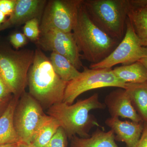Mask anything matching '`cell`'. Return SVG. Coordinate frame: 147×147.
Instances as JSON below:
<instances>
[{"label": "cell", "mask_w": 147, "mask_h": 147, "mask_svg": "<svg viewBox=\"0 0 147 147\" xmlns=\"http://www.w3.org/2000/svg\"><path fill=\"white\" fill-rule=\"evenodd\" d=\"M105 107L99 100L98 94L96 93L71 105L63 101L56 103L48 108L47 114L58 121L69 139L74 136L88 138L90 136V131L93 127H98L104 129L95 117L90 114V111Z\"/></svg>", "instance_id": "1"}, {"label": "cell", "mask_w": 147, "mask_h": 147, "mask_svg": "<svg viewBox=\"0 0 147 147\" xmlns=\"http://www.w3.org/2000/svg\"><path fill=\"white\" fill-rule=\"evenodd\" d=\"M67 83L58 76L50 60L41 50H36L28 74L29 94L42 107L48 108L63 101Z\"/></svg>", "instance_id": "2"}, {"label": "cell", "mask_w": 147, "mask_h": 147, "mask_svg": "<svg viewBox=\"0 0 147 147\" xmlns=\"http://www.w3.org/2000/svg\"><path fill=\"white\" fill-rule=\"evenodd\" d=\"M72 32L79 51L82 53L81 57L91 64L98 63L107 57L119 42L94 24L82 2Z\"/></svg>", "instance_id": "3"}, {"label": "cell", "mask_w": 147, "mask_h": 147, "mask_svg": "<svg viewBox=\"0 0 147 147\" xmlns=\"http://www.w3.org/2000/svg\"><path fill=\"white\" fill-rule=\"evenodd\" d=\"M90 19L102 31L120 41L126 28L129 0H83Z\"/></svg>", "instance_id": "4"}, {"label": "cell", "mask_w": 147, "mask_h": 147, "mask_svg": "<svg viewBox=\"0 0 147 147\" xmlns=\"http://www.w3.org/2000/svg\"><path fill=\"white\" fill-rule=\"evenodd\" d=\"M34 56L30 50L0 51V76L14 97L19 98L25 92Z\"/></svg>", "instance_id": "5"}, {"label": "cell", "mask_w": 147, "mask_h": 147, "mask_svg": "<svg viewBox=\"0 0 147 147\" xmlns=\"http://www.w3.org/2000/svg\"><path fill=\"white\" fill-rule=\"evenodd\" d=\"M79 76L67 83L63 102L73 104L79 96L91 90L105 88L117 87L125 89L126 84L121 82L113 73L111 68L92 69L87 67Z\"/></svg>", "instance_id": "6"}, {"label": "cell", "mask_w": 147, "mask_h": 147, "mask_svg": "<svg viewBox=\"0 0 147 147\" xmlns=\"http://www.w3.org/2000/svg\"><path fill=\"white\" fill-rule=\"evenodd\" d=\"M82 1L83 0L49 1L40 26V35L53 30L64 32H72Z\"/></svg>", "instance_id": "7"}, {"label": "cell", "mask_w": 147, "mask_h": 147, "mask_svg": "<svg viewBox=\"0 0 147 147\" xmlns=\"http://www.w3.org/2000/svg\"><path fill=\"white\" fill-rule=\"evenodd\" d=\"M44 115L41 105L25 92L18 101L13 118L19 142L31 144Z\"/></svg>", "instance_id": "8"}, {"label": "cell", "mask_w": 147, "mask_h": 147, "mask_svg": "<svg viewBox=\"0 0 147 147\" xmlns=\"http://www.w3.org/2000/svg\"><path fill=\"white\" fill-rule=\"evenodd\" d=\"M146 47L142 45L127 18L125 34L121 42L107 57L96 64H91L92 69L111 68L119 64L127 65L139 61L145 57Z\"/></svg>", "instance_id": "9"}, {"label": "cell", "mask_w": 147, "mask_h": 147, "mask_svg": "<svg viewBox=\"0 0 147 147\" xmlns=\"http://www.w3.org/2000/svg\"><path fill=\"white\" fill-rule=\"evenodd\" d=\"M38 44L43 50L51 51L67 59L77 69L84 67L82 55L73 33L53 30L40 35Z\"/></svg>", "instance_id": "10"}, {"label": "cell", "mask_w": 147, "mask_h": 147, "mask_svg": "<svg viewBox=\"0 0 147 147\" xmlns=\"http://www.w3.org/2000/svg\"><path fill=\"white\" fill-rule=\"evenodd\" d=\"M105 107L112 117L128 119L135 122H144L134 108L128 92L119 88L111 92L105 98Z\"/></svg>", "instance_id": "11"}, {"label": "cell", "mask_w": 147, "mask_h": 147, "mask_svg": "<svg viewBox=\"0 0 147 147\" xmlns=\"http://www.w3.org/2000/svg\"><path fill=\"white\" fill-rule=\"evenodd\" d=\"M144 122L122 121L119 118L110 117L105 123L114 131L116 141L125 143L126 147H135L142 134Z\"/></svg>", "instance_id": "12"}, {"label": "cell", "mask_w": 147, "mask_h": 147, "mask_svg": "<svg viewBox=\"0 0 147 147\" xmlns=\"http://www.w3.org/2000/svg\"><path fill=\"white\" fill-rule=\"evenodd\" d=\"M46 1L43 0H16L13 13L1 26L0 30L26 24L32 19L38 18L41 14Z\"/></svg>", "instance_id": "13"}, {"label": "cell", "mask_w": 147, "mask_h": 147, "mask_svg": "<svg viewBox=\"0 0 147 147\" xmlns=\"http://www.w3.org/2000/svg\"><path fill=\"white\" fill-rule=\"evenodd\" d=\"M127 18L142 45L147 47V0H129Z\"/></svg>", "instance_id": "14"}, {"label": "cell", "mask_w": 147, "mask_h": 147, "mask_svg": "<svg viewBox=\"0 0 147 147\" xmlns=\"http://www.w3.org/2000/svg\"><path fill=\"white\" fill-rule=\"evenodd\" d=\"M18 100V98L14 97L0 117V145L17 144L19 142L13 121Z\"/></svg>", "instance_id": "15"}, {"label": "cell", "mask_w": 147, "mask_h": 147, "mask_svg": "<svg viewBox=\"0 0 147 147\" xmlns=\"http://www.w3.org/2000/svg\"><path fill=\"white\" fill-rule=\"evenodd\" d=\"M112 129L108 131L98 128L88 138L74 136L71 139L70 147H119Z\"/></svg>", "instance_id": "16"}, {"label": "cell", "mask_w": 147, "mask_h": 147, "mask_svg": "<svg viewBox=\"0 0 147 147\" xmlns=\"http://www.w3.org/2000/svg\"><path fill=\"white\" fill-rule=\"evenodd\" d=\"M115 76L125 84H141L147 82V71L140 61L123 65L113 69Z\"/></svg>", "instance_id": "17"}, {"label": "cell", "mask_w": 147, "mask_h": 147, "mask_svg": "<svg viewBox=\"0 0 147 147\" xmlns=\"http://www.w3.org/2000/svg\"><path fill=\"white\" fill-rule=\"evenodd\" d=\"M60 127L59 123L56 119L45 114L31 144L34 147H45Z\"/></svg>", "instance_id": "18"}, {"label": "cell", "mask_w": 147, "mask_h": 147, "mask_svg": "<svg viewBox=\"0 0 147 147\" xmlns=\"http://www.w3.org/2000/svg\"><path fill=\"white\" fill-rule=\"evenodd\" d=\"M132 104L139 116L147 122V82L141 84H126Z\"/></svg>", "instance_id": "19"}, {"label": "cell", "mask_w": 147, "mask_h": 147, "mask_svg": "<svg viewBox=\"0 0 147 147\" xmlns=\"http://www.w3.org/2000/svg\"><path fill=\"white\" fill-rule=\"evenodd\" d=\"M50 61L56 73L65 82H70L81 73L67 58L57 53L52 52Z\"/></svg>", "instance_id": "20"}, {"label": "cell", "mask_w": 147, "mask_h": 147, "mask_svg": "<svg viewBox=\"0 0 147 147\" xmlns=\"http://www.w3.org/2000/svg\"><path fill=\"white\" fill-rule=\"evenodd\" d=\"M24 34L28 38L37 41L40 36L39 21L38 18H34L27 21L24 27Z\"/></svg>", "instance_id": "21"}, {"label": "cell", "mask_w": 147, "mask_h": 147, "mask_svg": "<svg viewBox=\"0 0 147 147\" xmlns=\"http://www.w3.org/2000/svg\"><path fill=\"white\" fill-rule=\"evenodd\" d=\"M67 138L65 131L60 127L45 147H67Z\"/></svg>", "instance_id": "22"}, {"label": "cell", "mask_w": 147, "mask_h": 147, "mask_svg": "<svg viewBox=\"0 0 147 147\" xmlns=\"http://www.w3.org/2000/svg\"><path fill=\"white\" fill-rule=\"evenodd\" d=\"M9 40L13 47L18 49L24 46L27 42V37L24 34L16 32L10 36Z\"/></svg>", "instance_id": "23"}, {"label": "cell", "mask_w": 147, "mask_h": 147, "mask_svg": "<svg viewBox=\"0 0 147 147\" xmlns=\"http://www.w3.org/2000/svg\"><path fill=\"white\" fill-rule=\"evenodd\" d=\"M16 0H0V11L6 16H10L13 13Z\"/></svg>", "instance_id": "24"}, {"label": "cell", "mask_w": 147, "mask_h": 147, "mask_svg": "<svg viewBox=\"0 0 147 147\" xmlns=\"http://www.w3.org/2000/svg\"><path fill=\"white\" fill-rule=\"evenodd\" d=\"M11 94L8 86L0 76V102L3 103Z\"/></svg>", "instance_id": "25"}, {"label": "cell", "mask_w": 147, "mask_h": 147, "mask_svg": "<svg viewBox=\"0 0 147 147\" xmlns=\"http://www.w3.org/2000/svg\"><path fill=\"white\" fill-rule=\"evenodd\" d=\"M135 147H147V122H144L142 134Z\"/></svg>", "instance_id": "26"}, {"label": "cell", "mask_w": 147, "mask_h": 147, "mask_svg": "<svg viewBox=\"0 0 147 147\" xmlns=\"http://www.w3.org/2000/svg\"><path fill=\"white\" fill-rule=\"evenodd\" d=\"M146 47V56L142 58L139 61H140L144 65L147 71V47Z\"/></svg>", "instance_id": "27"}, {"label": "cell", "mask_w": 147, "mask_h": 147, "mask_svg": "<svg viewBox=\"0 0 147 147\" xmlns=\"http://www.w3.org/2000/svg\"><path fill=\"white\" fill-rule=\"evenodd\" d=\"M6 15L0 11V27L5 21Z\"/></svg>", "instance_id": "28"}, {"label": "cell", "mask_w": 147, "mask_h": 147, "mask_svg": "<svg viewBox=\"0 0 147 147\" xmlns=\"http://www.w3.org/2000/svg\"><path fill=\"white\" fill-rule=\"evenodd\" d=\"M17 147H34L31 144H28L25 143L19 142L17 144Z\"/></svg>", "instance_id": "29"}, {"label": "cell", "mask_w": 147, "mask_h": 147, "mask_svg": "<svg viewBox=\"0 0 147 147\" xmlns=\"http://www.w3.org/2000/svg\"><path fill=\"white\" fill-rule=\"evenodd\" d=\"M18 144V143H17ZM17 144H7L0 145V147H17Z\"/></svg>", "instance_id": "30"}, {"label": "cell", "mask_w": 147, "mask_h": 147, "mask_svg": "<svg viewBox=\"0 0 147 147\" xmlns=\"http://www.w3.org/2000/svg\"><path fill=\"white\" fill-rule=\"evenodd\" d=\"M2 103H1V102H0V106H1V104Z\"/></svg>", "instance_id": "31"}, {"label": "cell", "mask_w": 147, "mask_h": 147, "mask_svg": "<svg viewBox=\"0 0 147 147\" xmlns=\"http://www.w3.org/2000/svg\"><path fill=\"white\" fill-rule=\"evenodd\" d=\"M0 28H1V27H0ZM0 31H1V30H0Z\"/></svg>", "instance_id": "32"}]
</instances>
